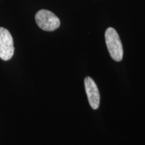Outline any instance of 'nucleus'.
Listing matches in <instances>:
<instances>
[{
  "label": "nucleus",
  "mask_w": 145,
  "mask_h": 145,
  "mask_svg": "<svg viewBox=\"0 0 145 145\" xmlns=\"http://www.w3.org/2000/svg\"><path fill=\"white\" fill-rule=\"evenodd\" d=\"M35 20L39 28L45 31H54L61 24L59 18L46 10H39L35 16Z\"/></svg>",
  "instance_id": "f03ea898"
},
{
  "label": "nucleus",
  "mask_w": 145,
  "mask_h": 145,
  "mask_svg": "<svg viewBox=\"0 0 145 145\" xmlns=\"http://www.w3.org/2000/svg\"><path fill=\"white\" fill-rule=\"evenodd\" d=\"M105 39L110 56L114 61L119 62L123 58V46L122 42L116 30L113 28H108L105 33Z\"/></svg>",
  "instance_id": "f257e3e1"
},
{
  "label": "nucleus",
  "mask_w": 145,
  "mask_h": 145,
  "mask_svg": "<svg viewBox=\"0 0 145 145\" xmlns=\"http://www.w3.org/2000/svg\"><path fill=\"white\" fill-rule=\"evenodd\" d=\"M84 83L89 103L92 109L97 110L98 109L100 103V95L98 88L95 81L90 77H86Z\"/></svg>",
  "instance_id": "20e7f679"
},
{
  "label": "nucleus",
  "mask_w": 145,
  "mask_h": 145,
  "mask_svg": "<svg viewBox=\"0 0 145 145\" xmlns=\"http://www.w3.org/2000/svg\"><path fill=\"white\" fill-rule=\"evenodd\" d=\"M14 53L13 38L7 29L0 27V59L9 61L13 57Z\"/></svg>",
  "instance_id": "7ed1b4c3"
}]
</instances>
